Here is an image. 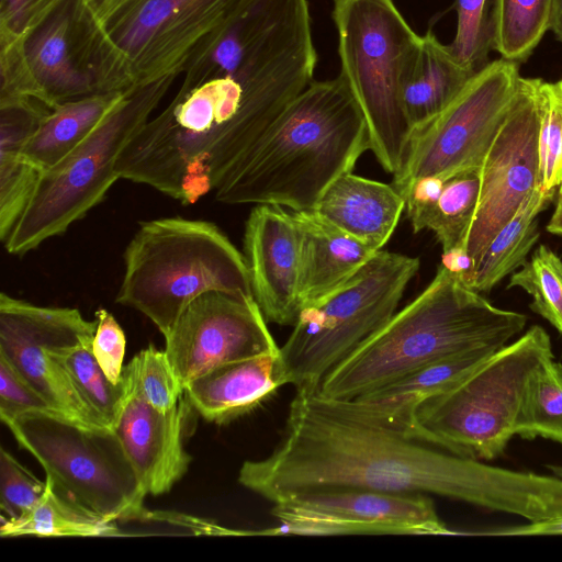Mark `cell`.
<instances>
[{
	"mask_svg": "<svg viewBox=\"0 0 562 562\" xmlns=\"http://www.w3.org/2000/svg\"><path fill=\"white\" fill-rule=\"evenodd\" d=\"M103 25L131 0H83Z\"/></svg>",
	"mask_w": 562,
	"mask_h": 562,
	"instance_id": "obj_42",
	"label": "cell"
},
{
	"mask_svg": "<svg viewBox=\"0 0 562 562\" xmlns=\"http://www.w3.org/2000/svg\"><path fill=\"white\" fill-rule=\"evenodd\" d=\"M546 228L550 234L562 237V183L558 187L554 211Z\"/></svg>",
	"mask_w": 562,
	"mask_h": 562,
	"instance_id": "obj_43",
	"label": "cell"
},
{
	"mask_svg": "<svg viewBox=\"0 0 562 562\" xmlns=\"http://www.w3.org/2000/svg\"><path fill=\"white\" fill-rule=\"evenodd\" d=\"M552 0H494L493 47L502 58L522 61L549 30Z\"/></svg>",
	"mask_w": 562,
	"mask_h": 562,
	"instance_id": "obj_30",
	"label": "cell"
},
{
	"mask_svg": "<svg viewBox=\"0 0 562 562\" xmlns=\"http://www.w3.org/2000/svg\"><path fill=\"white\" fill-rule=\"evenodd\" d=\"M299 238L301 310L347 282L376 252L313 210H289Z\"/></svg>",
	"mask_w": 562,
	"mask_h": 562,
	"instance_id": "obj_20",
	"label": "cell"
},
{
	"mask_svg": "<svg viewBox=\"0 0 562 562\" xmlns=\"http://www.w3.org/2000/svg\"><path fill=\"white\" fill-rule=\"evenodd\" d=\"M46 490L37 504L18 518L1 516L2 538L36 537H115L121 531L109 521L63 495L46 480Z\"/></svg>",
	"mask_w": 562,
	"mask_h": 562,
	"instance_id": "obj_28",
	"label": "cell"
},
{
	"mask_svg": "<svg viewBox=\"0 0 562 562\" xmlns=\"http://www.w3.org/2000/svg\"><path fill=\"white\" fill-rule=\"evenodd\" d=\"M280 526L257 535H456L426 494L344 488L304 492L273 503Z\"/></svg>",
	"mask_w": 562,
	"mask_h": 562,
	"instance_id": "obj_14",
	"label": "cell"
},
{
	"mask_svg": "<svg viewBox=\"0 0 562 562\" xmlns=\"http://www.w3.org/2000/svg\"><path fill=\"white\" fill-rule=\"evenodd\" d=\"M520 75L505 58L486 64L436 117L411 132L392 184L403 195L416 180L481 169L508 112Z\"/></svg>",
	"mask_w": 562,
	"mask_h": 562,
	"instance_id": "obj_10",
	"label": "cell"
},
{
	"mask_svg": "<svg viewBox=\"0 0 562 562\" xmlns=\"http://www.w3.org/2000/svg\"><path fill=\"white\" fill-rule=\"evenodd\" d=\"M539 188L555 190L562 183V80L538 86Z\"/></svg>",
	"mask_w": 562,
	"mask_h": 562,
	"instance_id": "obj_34",
	"label": "cell"
},
{
	"mask_svg": "<svg viewBox=\"0 0 562 562\" xmlns=\"http://www.w3.org/2000/svg\"><path fill=\"white\" fill-rule=\"evenodd\" d=\"M280 350L216 367L189 382L184 395L209 423L248 414L283 386Z\"/></svg>",
	"mask_w": 562,
	"mask_h": 562,
	"instance_id": "obj_21",
	"label": "cell"
},
{
	"mask_svg": "<svg viewBox=\"0 0 562 562\" xmlns=\"http://www.w3.org/2000/svg\"><path fill=\"white\" fill-rule=\"evenodd\" d=\"M340 75L363 114L370 150L394 175L409 137L400 87L417 49L415 33L393 0H334Z\"/></svg>",
	"mask_w": 562,
	"mask_h": 562,
	"instance_id": "obj_7",
	"label": "cell"
},
{
	"mask_svg": "<svg viewBox=\"0 0 562 562\" xmlns=\"http://www.w3.org/2000/svg\"><path fill=\"white\" fill-rule=\"evenodd\" d=\"M244 487L277 503L291 495L357 488L435 494L538 521L562 516V480L451 453L359 419L316 390L290 403L281 440L238 472Z\"/></svg>",
	"mask_w": 562,
	"mask_h": 562,
	"instance_id": "obj_1",
	"label": "cell"
},
{
	"mask_svg": "<svg viewBox=\"0 0 562 562\" xmlns=\"http://www.w3.org/2000/svg\"><path fill=\"white\" fill-rule=\"evenodd\" d=\"M121 381L126 397L137 396L159 411L172 408L184 394L165 350L154 345L140 350L123 367Z\"/></svg>",
	"mask_w": 562,
	"mask_h": 562,
	"instance_id": "obj_32",
	"label": "cell"
},
{
	"mask_svg": "<svg viewBox=\"0 0 562 562\" xmlns=\"http://www.w3.org/2000/svg\"><path fill=\"white\" fill-rule=\"evenodd\" d=\"M63 0H0V34L22 37Z\"/></svg>",
	"mask_w": 562,
	"mask_h": 562,
	"instance_id": "obj_40",
	"label": "cell"
},
{
	"mask_svg": "<svg viewBox=\"0 0 562 562\" xmlns=\"http://www.w3.org/2000/svg\"><path fill=\"white\" fill-rule=\"evenodd\" d=\"M195 411L183 394L168 411L130 395L113 427L146 495L158 496L187 473L192 457L184 441L193 430Z\"/></svg>",
	"mask_w": 562,
	"mask_h": 562,
	"instance_id": "obj_18",
	"label": "cell"
},
{
	"mask_svg": "<svg viewBox=\"0 0 562 562\" xmlns=\"http://www.w3.org/2000/svg\"><path fill=\"white\" fill-rule=\"evenodd\" d=\"M527 319L492 305L440 263L426 289L334 367L316 391L334 401L352 400L445 357L502 348Z\"/></svg>",
	"mask_w": 562,
	"mask_h": 562,
	"instance_id": "obj_3",
	"label": "cell"
},
{
	"mask_svg": "<svg viewBox=\"0 0 562 562\" xmlns=\"http://www.w3.org/2000/svg\"><path fill=\"white\" fill-rule=\"evenodd\" d=\"M521 288L531 297L530 310L562 335V259L539 245L529 261L510 277L508 289Z\"/></svg>",
	"mask_w": 562,
	"mask_h": 562,
	"instance_id": "obj_33",
	"label": "cell"
},
{
	"mask_svg": "<svg viewBox=\"0 0 562 562\" xmlns=\"http://www.w3.org/2000/svg\"><path fill=\"white\" fill-rule=\"evenodd\" d=\"M479 192L480 169L414 181L403 194L413 232L431 231L443 252L464 248Z\"/></svg>",
	"mask_w": 562,
	"mask_h": 562,
	"instance_id": "obj_24",
	"label": "cell"
},
{
	"mask_svg": "<svg viewBox=\"0 0 562 562\" xmlns=\"http://www.w3.org/2000/svg\"><path fill=\"white\" fill-rule=\"evenodd\" d=\"M52 109L37 99L0 102V237L4 243L26 210L43 171L23 148Z\"/></svg>",
	"mask_w": 562,
	"mask_h": 562,
	"instance_id": "obj_23",
	"label": "cell"
},
{
	"mask_svg": "<svg viewBox=\"0 0 562 562\" xmlns=\"http://www.w3.org/2000/svg\"><path fill=\"white\" fill-rule=\"evenodd\" d=\"M56 491L109 521L145 520L146 496L113 429L32 412L4 424Z\"/></svg>",
	"mask_w": 562,
	"mask_h": 562,
	"instance_id": "obj_9",
	"label": "cell"
},
{
	"mask_svg": "<svg viewBox=\"0 0 562 562\" xmlns=\"http://www.w3.org/2000/svg\"><path fill=\"white\" fill-rule=\"evenodd\" d=\"M541 79L520 77L508 112L480 169V192L464 250L470 272L498 231L539 188V105Z\"/></svg>",
	"mask_w": 562,
	"mask_h": 562,
	"instance_id": "obj_13",
	"label": "cell"
},
{
	"mask_svg": "<svg viewBox=\"0 0 562 562\" xmlns=\"http://www.w3.org/2000/svg\"><path fill=\"white\" fill-rule=\"evenodd\" d=\"M127 90L86 97L52 109L23 148L24 156L46 171L80 144Z\"/></svg>",
	"mask_w": 562,
	"mask_h": 562,
	"instance_id": "obj_26",
	"label": "cell"
},
{
	"mask_svg": "<svg viewBox=\"0 0 562 562\" xmlns=\"http://www.w3.org/2000/svg\"><path fill=\"white\" fill-rule=\"evenodd\" d=\"M32 412L56 413L50 404L0 357V419L3 424ZM61 415V414H60Z\"/></svg>",
	"mask_w": 562,
	"mask_h": 562,
	"instance_id": "obj_38",
	"label": "cell"
},
{
	"mask_svg": "<svg viewBox=\"0 0 562 562\" xmlns=\"http://www.w3.org/2000/svg\"><path fill=\"white\" fill-rule=\"evenodd\" d=\"M517 435L562 445V364L554 357L546 359L529 380Z\"/></svg>",
	"mask_w": 562,
	"mask_h": 562,
	"instance_id": "obj_31",
	"label": "cell"
},
{
	"mask_svg": "<svg viewBox=\"0 0 562 562\" xmlns=\"http://www.w3.org/2000/svg\"><path fill=\"white\" fill-rule=\"evenodd\" d=\"M209 292L252 296L244 255L213 223L162 217L140 223L124 252L116 302L167 336L183 311Z\"/></svg>",
	"mask_w": 562,
	"mask_h": 562,
	"instance_id": "obj_4",
	"label": "cell"
},
{
	"mask_svg": "<svg viewBox=\"0 0 562 562\" xmlns=\"http://www.w3.org/2000/svg\"><path fill=\"white\" fill-rule=\"evenodd\" d=\"M495 536H541L562 535V516L529 521V524L486 532Z\"/></svg>",
	"mask_w": 562,
	"mask_h": 562,
	"instance_id": "obj_41",
	"label": "cell"
},
{
	"mask_svg": "<svg viewBox=\"0 0 562 562\" xmlns=\"http://www.w3.org/2000/svg\"><path fill=\"white\" fill-rule=\"evenodd\" d=\"M97 319H86L77 308L0 295V357L59 414L87 426L106 427L50 355L52 349L93 339Z\"/></svg>",
	"mask_w": 562,
	"mask_h": 562,
	"instance_id": "obj_12",
	"label": "cell"
},
{
	"mask_svg": "<svg viewBox=\"0 0 562 562\" xmlns=\"http://www.w3.org/2000/svg\"><path fill=\"white\" fill-rule=\"evenodd\" d=\"M549 30L562 42V0H552Z\"/></svg>",
	"mask_w": 562,
	"mask_h": 562,
	"instance_id": "obj_44",
	"label": "cell"
},
{
	"mask_svg": "<svg viewBox=\"0 0 562 562\" xmlns=\"http://www.w3.org/2000/svg\"><path fill=\"white\" fill-rule=\"evenodd\" d=\"M177 76L135 85L65 158L43 172L23 215L4 241L22 256L61 235L105 196L120 179L116 164L150 119Z\"/></svg>",
	"mask_w": 562,
	"mask_h": 562,
	"instance_id": "obj_6",
	"label": "cell"
},
{
	"mask_svg": "<svg viewBox=\"0 0 562 562\" xmlns=\"http://www.w3.org/2000/svg\"><path fill=\"white\" fill-rule=\"evenodd\" d=\"M370 150L367 124L347 81H312L215 189L226 204L312 210Z\"/></svg>",
	"mask_w": 562,
	"mask_h": 562,
	"instance_id": "obj_2",
	"label": "cell"
},
{
	"mask_svg": "<svg viewBox=\"0 0 562 562\" xmlns=\"http://www.w3.org/2000/svg\"><path fill=\"white\" fill-rule=\"evenodd\" d=\"M498 349L481 347L451 355L352 400L331 401L359 419L422 440L417 408L458 383Z\"/></svg>",
	"mask_w": 562,
	"mask_h": 562,
	"instance_id": "obj_19",
	"label": "cell"
},
{
	"mask_svg": "<svg viewBox=\"0 0 562 562\" xmlns=\"http://www.w3.org/2000/svg\"><path fill=\"white\" fill-rule=\"evenodd\" d=\"M547 469L552 473V475L562 480V465L548 464Z\"/></svg>",
	"mask_w": 562,
	"mask_h": 562,
	"instance_id": "obj_45",
	"label": "cell"
},
{
	"mask_svg": "<svg viewBox=\"0 0 562 562\" xmlns=\"http://www.w3.org/2000/svg\"><path fill=\"white\" fill-rule=\"evenodd\" d=\"M312 210L379 251L395 231L405 210V199L392 183L346 172L326 189Z\"/></svg>",
	"mask_w": 562,
	"mask_h": 562,
	"instance_id": "obj_22",
	"label": "cell"
},
{
	"mask_svg": "<svg viewBox=\"0 0 562 562\" xmlns=\"http://www.w3.org/2000/svg\"><path fill=\"white\" fill-rule=\"evenodd\" d=\"M475 74L461 65L449 46L442 44L431 30L422 35L403 71L400 87L401 103L411 132L441 113Z\"/></svg>",
	"mask_w": 562,
	"mask_h": 562,
	"instance_id": "obj_25",
	"label": "cell"
},
{
	"mask_svg": "<svg viewBox=\"0 0 562 562\" xmlns=\"http://www.w3.org/2000/svg\"><path fill=\"white\" fill-rule=\"evenodd\" d=\"M95 319L92 352L108 378L117 384L124 367L125 334L115 317L105 308L95 312Z\"/></svg>",
	"mask_w": 562,
	"mask_h": 562,
	"instance_id": "obj_39",
	"label": "cell"
},
{
	"mask_svg": "<svg viewBox=\"0 0 562 562\" xmlns=\"http://www.w3.org/2000/svg\"><path fill=\"white\" fill-rule=\"evenodd\" d=\"M243 0H131L104 27L136 85L179 76L195 47Z\"/></svg>",
	"mask_w": 562,
	"mask_h": 562,
	"instance_id": "obj_15",
	"label": "cell"
},
{
	"mask_svg": "<svg viewBox=\"0 0 562 562\" xmlns=\"http://www.w3.org/2000/svg\"><path fill=\"white\" fill-rule=\"evenodd\" d=\"M419 259L376 251L347 282L300 311L280 361L285 384L317 390L327 373L396 313Z\"/></svg>",
	"mask_w": 562,
	"mask_h": 562,
	"instance_id": "obj_8",
	"label": "cell"
},
{
	"mask_svg": "<svg viewBox=\"0 0 562 562\" xmlns=\"http://www.w3.org/2000/svg\"><path fill=\"white\" fill-rule=\"evenodd\" d=\"M164 350L184 390L216 367L280 347L254 296L209 292L183 311L165 336Z\"/></svg>",
	"mask_w": 562,
	"mask_h": 562,
	"instance_id": "obj_16",
	"label": "cell"
},
{
	"mask_svg": "<svg viewBox=\"0 0 562 562\" xmlns=\"http://www.w3.org/2000/svg\"><path fill=\"white\" fill-rule=\"evenodd\" d=\"M23 43L42 101L52 109L136 85L126 58L83 0H63Z\"/></svg>",
	"mask_w": 562,
	"mask_h": 562,
	"instance_id": "obj_11",
	"label": "cell"
},
{
	"mask_svg": "<svg viewBox=\"0 0 562 562\" xmlns=\"http://www.w3.org/2000/svg\"><path fill=\"white\" fill-rule=\"evenodd\" d=\"M52 357L65 369L85 402L113 429L126 400L124 383H113L92 352V339L68 348L50 350Z\"/></svg>",
	"mask_w": 562,
	"mask_h": 562,
	"instance_id": "obj_29",
	"label": "cell"
},
{
	"mask_svg": "<svg viewBox=\"0 0 562 562\" xmlns=\"http://www.w3.org/2000/svg\"><path fill=\"white\" fill-rule=\"evenodd\" d=\"M243 250L252 296L263 316L293 326L301 311L299 238L289 209L256 204L246 221Z\"/></svg>",
	"mask_w": 562,
	"mask_h": 562,
	"instance_id": "obj_17",
	"label": "cell"
},
{
	"mask_svg": "<svg viewBox=\"0 0 562 562\" xmlns=\"http://www.w3.org/2000/svg\"><path fill=\"white\" fill-rule=\"evenodd\" d=\"M457 32L449 48L464 67L477 72L486 64L493 46L492 19L487 0H457Z\"/></svg>",
	"mask_w": 562,
	"mask_h": 562,
	"instance_id": "obj_35",
	"label": "cell"
},
{
	"mask_svg": "<svg viewBox=\"0 0 562 562\" xmlns=\"http://www.w3.org/2000/svg\"><path fill=\"white\" fill-rule=\"evenodd\" d=\"M19 99L42 101L41 90L25 55L23 36L0 34V102Z\"/></svg>",
	"mask_w": 562,
	"mask_h": 562,
	"instance_id": "obj_37",
	"label": "cell"
},
{
	"mask_svg": "<svg viewBox=\"0 0 562 562\" xmlns=\"http://www.w3.org/2000/svg\"><path fill=\"white\" fill-rule=\"evenodd\" d=\"M46 481L25 469L9 451L0 448V508L8 518H18L42 498Z\"/></svg>",
	"mask_w": 562,
	"mask_h": 562,
	"instance_id": "obj_36",
	"label": "cell"
},
{
	"mask_svg": "<svg viewBox=\"0 0 562 562\" xmlns=\"http://www.w3.org/2000/svg\"><path fill=\"white\" fill-rule=\"evenodd\" d=\"M555 190L537 188L519 206L482 254L464 281L472 290L490 292L502 279L521 268L539 239L537 216L552 201Z\"/></svg>",
	"mask_w": 562,
	"mask_h": 562,
	"instance_id": "obj_27",
	"label": "cell"
},
{
	"mask_svg": "<svg viewBox=\"0 0 562 562\" xmlns=\"http://www.w3.org/2000/svg\"><path fill=\"white\" fill-rule=\"evenodd\" d=\"M550 357L548 333L531 326L450 389L425 401L416 412L419 438L460 457L497 458L517 435L532 373Z\"/></svg>",
	"mask_w": 562,
	"mask_h": 562,
	"instance_id": "obj_5",
	"label": "cell"
}]
</instances>
